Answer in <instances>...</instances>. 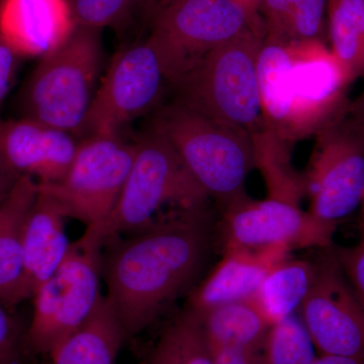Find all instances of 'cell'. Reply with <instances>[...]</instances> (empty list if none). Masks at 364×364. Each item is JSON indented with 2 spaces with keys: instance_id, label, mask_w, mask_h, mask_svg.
Returning a JSON list of instances; mask_svg holds the SVG:
<instances>
[{
  "instance_id": "obj_7",
  "label": "cell",
  "mask_w": 364,
  "mask_h": 364,
  "mask_svg": "<svg viewBox=\"0 0 364 364\" xmlns=\"http://www.w3.org/2000/svg\"><path fill=\"white\" fill-rule=\"evenodd\" d=\"M105 240L97 226L86 228L70 243L56 272L33 294L32 322L26 331L31 354H50L82 324L100 299Z\"/></svg>"
},
{
  "instance_id": "obj_23",
  "label": "cell",
  "mask_w": 364,
  "mask_h": 364,
  "mask_svg": "<svg viewBox=\"0 0 364 364\" xmlns=\"http://www.w3.org/2000/svg\"><path fill=\"white\" fill-rule=\"evenodd\" d=\"M330 50L349 80L364 75V0H328Z\"/></svg>"
},
{
  "instance_id": "obj_29",
  "label": "cell",
  "mask_w": 364,
  "mask_h": 364,
  "mask_svg": "<svg viewBox=\"0 0 364 364\" xmlns=\"http://www.w3.org/2000/svg\"><path fill=\"white\" fill-rule=\"evenodd\" d=\"M20 58L13 48L0 37V105L11 90Z\"/></svg>"
},
{
  "instance_id": "obj_9",
  "label": "cell",
  "mask_w": 364,
  "mask_h": 364,
  "mask_svg": "<svg viewBox=\"0 0 364 364\" xmlns=\"http://www.w3.org/2000/svg\"><path fill=\"white\" fill-rule=\"evenodd\" d=\"M248 28L247 14L234 0H169L158 7L149 38L170 86Z\"/></svg>"
},
{
  "instance_id": "obj_26",
  "label": "cell",
  "mask_w": 364,
  "mask_h": 364,
  "mask_svg": "<svg viewBox=\"0 0 364 364\" xmlns=\"http://www.w3.org/2000/svg\"><path fill=\"white\" fill-rule=\"evenodd\" d=\"M136 0H72L77 26L100 31L119 25L130 14Z\"/></svg>"
},
{
  "instance_id": "obj_36",
  "label": "cell",
  "mask_w": 364,
  "mask_h": 364,
  "mask_svg": "<svg viewBox=\"0 0 364 364\" xmlns=\"http://www.w3.org/2000/svg\"><path fill=\"white\" fill-rule=\"evenodd\" d=\"M151 1L154 2V4H157L158 7H160L162 6L163 4H167V2L169 1V0H151Z\"/></svg>"
},
{
  "instance_id": "obj_6",
  "label": "cell",
  "mask_w": 364,
  "mask_h": 364,
  "mask_svg": "<svg viewBox=\"0 0 364 364\" xmlns=\"http://www.w3.org/2000/svg\"><path fill=\"white\" fill-rule=\"evenodd\" d=\"M135 144V157L119 202L107 222L95 225L105 244L112 237L149 227L167 205L203 207L210 198L171 144L156 131L150 128Z\"/></svg>"
},
{
  "instance_id": "obj_3",
  "label": "cell",
  "mask_w": 364,
  "mask_h": 364,
  "mask_svg": "<svg viewBox=\"0 0 364 364\" xmlns=\"http://www.w3.org/2000/svg\"><path fill=\"white\" fill-rule=\"evenodd\" d=\"M150 128L171 144L222 210L248 198L246 181L256 168L253 139L248 132L217 123L173 100L155 112Z\"/></svg>"
},
{
  "instance_id": "obj_10",
  "label": "cell",
  "mask_w": 364,
  "mask_h": 364,
  "mask_svg": "<svg viewBox=\"0 0 364 364\" xmlns=\"http://www.w3.org/2000/svg\"><path fill=\"white\" fill-rule=\"evenodd\" d=\"M166 86L164 67L149 37L124 48L98 85L78 138L119 135L126 124L161 107Z\"/></svg>"
},
{
  "instance_id": "obj_25",
  "label": "cell",
  "mask_w": 364,
  "mask_h": 364,
  "mask_svg": "<svg viewBox=\"0 0 364 364\" xmlns=\"http://www.w3.org/2000/svg\"><path fill=\"white\" fill-rule=\"evenodd\" d=\"M314 344L298 313L270 326L260 354V364H312Z\"/></svg>"
},
{
  "instance_id": "obj_14",
  "label": "cell",
  "mask_w": 364,
  "mask_h": 364,
  "mask_svg": "<svg viewBox=\"0 0 364 364\" xmlns=\"http://www.w3.org/2000/svg\"><path fill=\"white\" fill-rule=\"evenodd\" d=\"M0 147L21 176L31 177L39 184H51L65 176L78 142L67 132L21 117L0 119Z\"/></svg>"
},
{
  "instance_id": "obj_35",
  "label": "cell",
  "mask_w": 364,
  "mask_h": 364,
  "mask_svg": "<svg viewBox=\"0 0 364 364\" xmlns=\"http://www.w3.org/2000/svg\"><path fill=\"white\" fill-rule=\"evenodd\" d=\"M361 205H363V210H361V228H363L364 235V195L363 202H361Z\"/></svg>"
},
{
  "instance_id": "obj_27",
  "label": "cell",
  "mask_w": 364,
  "mask_h": 364,
  "mask_svg": "<svg viewBox=\"0 0 364 364\" xmlns=\"http://www.w3.org/2000/svg\"><path fill=\"white\" fill-rule=\"evenodd\" d=\"M26 331L13 311L0 304V364H23L28 353Z\"/></svg>"
},
{
  "instance_id": "obj_11",
  "label": "cell",
  "mask_w": 364,
  "mask_h": 364,
  "mask_svg": "<svg viewBox=\"0 0 364 364\" xmlns=\"http://www.w3.org/2000/svg\"><path fill=\"white\" fill-rule=\"evenodd\" d=\"M305 181L310 212L338 223L364 195V124L347 111L315 136Z\"/></svg>"
},
{
  "instance_id": "obj_19",
  "label": "cell",
  "mask_w": 364,
  "mask_h": 364,
  "mask_svg": "<svg viewBox=\"0 0 364 364\" xmlns=\"http://www.w3.org/2000/svg\"><path fill=\"white\" fill-rule=\"evenodd\" d=\"M126 341L114 306L102 294L85 322L53 349L50 364H114Z\"/></svg>"
},
{
  "instance_id": "obj_32",
  "label": "cell",
  "mask_w": 364,
  "mask_h": 364,
  "mask_svg": "<svg viewBox=\"0 0 364 364\" xmlns=\"http://www.w3.org/2000/svg\"><path fill=\"white\" fill-rule=\"evenodd\" d=\"M239 6L243 7L247 14L250 28L254 33L264 38V26L259 14V6L261 0H234Z\"/></svg>"
},
{
  "instance_id": "obj_17",
  "label": "cell",
  "mask_w": 364,
  "mask_h": 364,
  "mask_svg": "<svg viewBox=\"0 0 364 364\" xmlns=\"http://www.w3.org/2000/svg\"><path fill=\"white\" fill-rule=\"evenodd\" d=\"M65 219L56 203L38 186V196L23 229L21 301L33 299L65 258L70 246Z\"/></svg>"
},
{
  "instance_id": "obj_15",
  "label": "cell",
  "mask_w": 364,
  "mask_h": 364,
  "mask_svg": "<svg viewBox=\"0 0 364 364\" xmlns=\"http://www.w3.org/2000/svg\"><path fill=\"white\" fill-rule=\"evenodd\" d=\"M76 26L68 0H0V37L21 58L47 56Z\"/></svg>"
},
{
  "instance_id": "obj_34",
  "label": "cell",
  "mask_w": 364,
  "mask_h": 364,
  "mask_svg": "<svg viewBox=\"0 0 364 364\" xmlns=\"http://www.w3.org/2000/svg\"><path fill=\"white\" fill-rule=\"evenodd\" d=\"M348 114L360 123L364 124V88L359 97L349 104Z\"/></svg>"
},
{
  "instance_id": "obj_33",
  "label": "cell",
  "mask_w": 364,
  "mask_h": 364,
  "mask_svg": "<svg viewBox=\"0 0 364 364\" xmlns=\"http://www.w3.org/2000/svg\"><path fill=\"white\" fill-rule=\"evenodd\" d=\"M312 364H364L363 359L345 358V356L326 355L322 354Z\"/></svg>"
},
{
  "instance_id": "obj_16",
  "label": "cell",
  "mask_w": 364,
  "mask_h": 364,
  "mask_svg": "<svg viewBox=\"0 0 364 364\" xmlns=\"http://www.w3.org/2000/svg\"><path fill=\"white\" fill-rule=\"evenodd\" d=\"M289 252L282 246L226 251L214 269L188 294V309L202 315L217 306L252 299L268 272L286 260Z\"/></svg>"
},
{
  "instance_id": "obj_22",
  "label": "cell",
  "mask_w": 364,
  "mask_h": 364,
  "mask_svg": "<svg viewBox=\"0 0 364 364\" xmlns=\"http://www.w3.org/2000/svg\"><path fill=\"white\" fill-rule=\"evenodd\" d=\"M328 0H261L264 37L282 41L322 40Z\"/></svg>"
},
{
  "instance_id": "obj_20",
  "label": "cell",
  "mask_w": 364,
  "mask_h": 364,
  "mask_svg": "<svg viewBox=\"0 0 364 364\" xmlns=\"http://www.w3.org/2000/svg\"><path fill=\"white\" fill-rule=\"evenodd\" d=\"M200 317L208 344L243 349L257 355L272 326L252 299L217 306Z\"/></svg>"
},
{
  "instance_id": "obj_8",
  "label": "cell",
  "mask_w": 364,
  "mask_h": 364,
  "mask_svg": "<svg viewBox=\"0 0 364 364\" xmlns=\"http://www.w3.org/2000/svg\"><path fill=\"white\" fill-rule=\"evenodd\" d=\"M136 144L119 135H98L78 142L73 162L56 183L39 184L64 217L86 227L102 225L114 212L135 157Z\"/></svg>"
},
{
  "instance_id": "obj_28",
  "label": "cell",
  "mask_w": 364,
  "mask_h": 364,
  "mask_svg": "<svg viewBox=\"0 0 364 364\" xmlns=\"http://www.w3.org/2000/svg\"><path fill=\"white\" fill-rule=\"evenodd\" d=\"M331 250L364 311V235L355 245L332 246Z\"/></svg>"
},
{
  "instance_id": "obj_30",
  "label": "cell",
  "mask_w": 364,
  "mask_h": 364,
  "mask_svg": "<svg viewBox=\"0 0 364 364\" xmlns=\"http://www.w3.org/2000/svg\"><path fill=\"white\" fill-rule=\"evenodd\" d=\"M214 364H260V354L234 347L208 344Z\"/></svg>"
},
{
  "instance_id": "obj_2",
  "label": "cell",
  "mask_w": 364,
  "mask_h": 364,
  "mask_svg": "<svg viewBox=\"0 0 364 364\" xmlns=\"http://www.w3.org/2000/svg\"><path fill=\"white\" fill-rule=\"evenodd\" d=\"M264 128L293 146L348 111L351 81L323 40L264 37L258 54Z\"/></svg>"
},
{
  "instance_id": "obj_21",
  "label": "cell",
  "mask_w": 364,
  "mask_h": 364,
  "mask_svg": "<svg viewBox=\"0 0 364 364\" xmlns=\"http://www.w3.org/2000/svg\"><path fill=\"white\" fill-rule=\"evenodd\" d=\"M316 275V260L287 258L268 272L252 299L270 325L298 313Z\"/></svg>"
},
{
  "instance_id": "obj_12",
  "label": "cell",
  "mask_w": 364,
  "mask_h": 364,
  "mask_svg": "<svg viewBox=\"0 0 364 364\" xmlns=\"http://www.w3.org/2000/svg\"><path fill=\"white\" fill-rule=\"evenodd\" d=\"M215 227V245L223 253L234 249L282 246L296 249L331 248L337 223L326 221L299 205L267 198H246L222 210Z\"/></svg>"
},
{
  "instance_id": "obj_13",
  "label": "cell",
  "mask_w": 364,
  "mask_h": 364,
  "mask_svg": "<svg viewBox=\"0 0 364 364\" xmlns=\"http://www.w3.org/2000/svg\"><path fill=\"white\" fill-rule=\"evenodd\" d=\"M298 315L326 355L364 360V311L331 248L316 260V275Z\"/></svg>"
},
{
  "instance_id": "obj_18",
  "label": "cell",
  "mask_w": 364,
  "mask_h": 364,
  "mask_svg": "<svg viewBox=\"0 0 364 364\" xmlns=\"http://www.w3.org/2000/svg\"><path fill=\"white\" fill-rule=\"evenodd\" d=\"M37 196V181L21 176L0 203V304L13 312L23 303V229Z\"/></svg>"
},
{
  "instance_id": "obj_5",
  "label": "cell",
  "mask_w": 364,
  "mask_h": 364,
  "mask_svg": "<svg viewBox=\"0 0 364 364\" xmlns=\"http://www.w3.org/2000/svg\"><path fill=\"white\" fill-rule=\"evenodd\" d=\"M100 32L77 26L63 45L40 59L18 93L21 117L78 138L98 87Z\"/></svg>"
},
{
  "instance_id": "obj_31",
  "label": "cell",
  "mask_w": 364,
  "mask_h": 364,
  "mask_svg": "<svg viewBox=\"0 0 364 364\" xmlns=\"http://www.w3.org/2000/svg\"><path fill=\"white\" fill-rule=\"evenodd\" d=\"M21 177L7 161L0 147V203L9 196Z\"/></svg>"
},
{
  "instance_id": "obj_4",
  "label": "cell",
  "mask_w": 364,
  "mask_h": 364,
  "mask_svg": "<svg viewBox=\"0 0 364 364\" xmlns=\"http://www.w3.org/2000/svg\"><path fill=\"white\" fill-rule=\"evenodd\" d=\"M262 39L248 28L208 53L169 86L173 102L251 136L264 129L257 66Z\"/></svg>"
},
{
  "instance_id": "obj_24",
  "label": "cell",
  "mask_w": 364,
  "mask_h": 364,
  "mask_svg": "<svg viewBox=\"0 0 364 364\" xmlns=\"http://www.w3.org/2000/svg\"><path fill=\"white\" fill-rule=\"evenodd\" d=\"M148 364H214L202 318L186 309L165 326Z\"/></svg>"
},
{
  "instance_id": "obj_1",
  "label": "cell",
  "mask_w": 364,
  "mask_h": 364,
  "mask_svg": "<svg viewBox=\"0 0 364 364\" xmlns=\"http://www.w3.org/2000/svg\"><path fill=\"white\" fill-rule=\"evenodd\" d=\"M215 227L208 205L173 208L129 238L105 242L102 275L127 340L200 284L215 246Z\"/></svg>"
}]
</instances>
